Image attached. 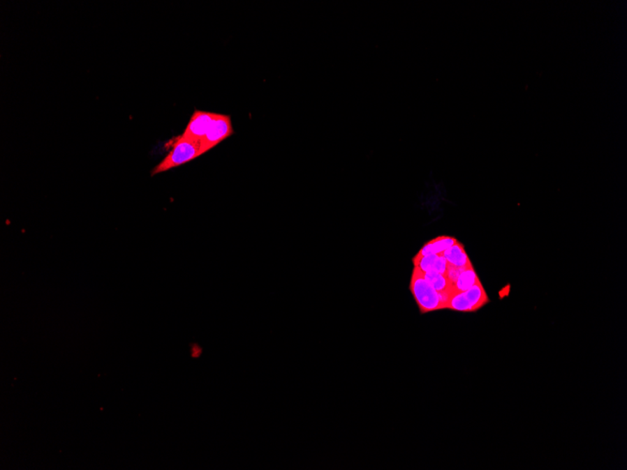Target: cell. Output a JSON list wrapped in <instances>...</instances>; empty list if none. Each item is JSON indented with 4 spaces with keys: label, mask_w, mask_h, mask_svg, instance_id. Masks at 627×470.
Listing matches in <instances>:
<instances>
[{
    "label": "cell",
    "mask_w": 627,
    "mask_h": 470,
    "mask_svg": "<svg viewBox=\"0 0 627 470\" xmlns=\"http://www.w3.org/2000/svg\"><path fill=\"white\" fill-rule=\"evenodd\" d=\"M414 267L418 268L422 273H438L445 275L448 270V263L443 255H429L425 257H414L413 258Z\"/></svg>",
    "instance_id": "6"
},
{
    "label": "cell",
    "mask_w": 627,
    "mask_h": 470,
    "mask_svg": "<svg viewBox=\"0 0 627 470\" xmlns=\"http://www.w3.org/2000/svg\"><path fill=\"white\" fill-rule=\"evenodd\" d=\"M489 303V296L482 282H479L466 291L450 295L445 309L462 312H476Z\"/></svg>",
    "instance_id": "3"
},
{
    "label": "cell",
    "mask_w": 627,
    "mask_h": 470,
    "mask_svg": "<svg viewBox=\"0 0 627 470\" xmlns=\"http://www.w3.org/2000/svg\"><path fill=\"white\" fill-rule=\"evenodd\" d=\"M479 282L481 281H480L479 277L477 276L473 266H471V267L465 268V270L460 273L457 281L451 285L449 296L455 294V293L466 291V290L471 289V287H473L474 285H476L477 282Z\"/></svg>",
    "instance_id": "9"
},
{
    "label": "cell",
    "mask_w": 627,
    "mask_h": 470,
    "mask_svg": "<svg viewBox=\"0 0 627 470\" xmlns=\"http://www.w3.org/2000/svg\"><path fill=\"white\" fill-rule=\"evenodd\" d=\"M203 154L200 143L179 137L168 154L152 169V176L182 167Z\"/></svg>",
    "instance_id": "1"
},
{
    "label": "cell",
    "mask_w": 627,
    "mask_h": 470,
    "mask_svg": "<svg viewBox=\"0 0 627 470\" xmlns=\"http://www.w3.org/2000/svg\"><path fill=\"white\" fill-rule=\"evenodd\" d=\"M457 241V238L449 237V236H440V237L427 241V243L422 247L421 250L417 252L415 257H420L429 255L443 254L445 250L448 249L449 247L454 245Z\"/></svg>",
    "instance_id": "8"
},
{
    "label": "cell",
    "mask_w": 627,
    "mask_h": 470,
    "mask_svg": "<svg viewBox=\"0 0 627 470\" xmlns=\"http://www.w3.org/2000/svg\"><path fill=\"white\" fill-rule=\"evenodd\" d=\"M216 116V113L208 112V111L195 110L191 116L184 134L181 135L185 139L196 141L200 143L205 137L207 132L211 127L212 121Z\"/></svg>",
    "instance_id": "5"
},
{
    "label": "cell",
    "mask_w": 627,
    "mask_h": 470,
    "mask_svg": "<svg viewBox=\"0 0 627 470\" xmlns=\"http://www.w3.org/2000/svg\"><path fill=\"white\" fill-rule=\"evenodd\" d=\"M410 290L422 314L443 309L441 295L425 280L422 271L415 267L411 278Z\"/></svg>",
    "instance_id": "2"
},
{
    "label": "cell",
    "mask_w": 627,
    "mask_h": 470,
    "mask_svg": "<svg viewBox=\"0 0 627 470\" xmlns=\"http://www.w3.org/2000/svg\"><path fill=\"white\" fill-rule=\"evenodd\" d=\"M445 258L447 263L450 266H454L457 268H469L471 264V261L469 258L467 252L465 251L464 246L459 241L454 245L449 247L441 254Z\"/></svg>",
    "instance_id": "7"
},
{
    "label": "cell",
    "mask_w": 627,
    "mask_h": 470,
    "mask_svg": "<svg viewBox=\"0 0 627 470\" xmlns=\"http://www.w3.org/2000/svg\"><path fill=\"white\" fill-rule=\"evenodd\" d=\"M233 134L234 130L230 116L216 114L205 137L200 141L201 149H202L204 154L219 145Z\"/></svg>",
    "instance_id": "4"
},
{
    "label": "cell",
    "mask_w": 627,
    "mask_h": 470,
    "mask_svg": "<svg viewBox=\"0 0 627 470\" xmlns=\"http://www.w3.org/2000/svg\"><path fill=\"white\" fill-rule=\"evenodd\" d=\"M467 268H457L454 267V266L448 265V270H447V273L445 274L447 279L449 280L450 284L451 285L454 284L457 279L459 278L460 273H462L463 271Z\"/></svg>",
    "instance_id": "10"
}]
</instances>
